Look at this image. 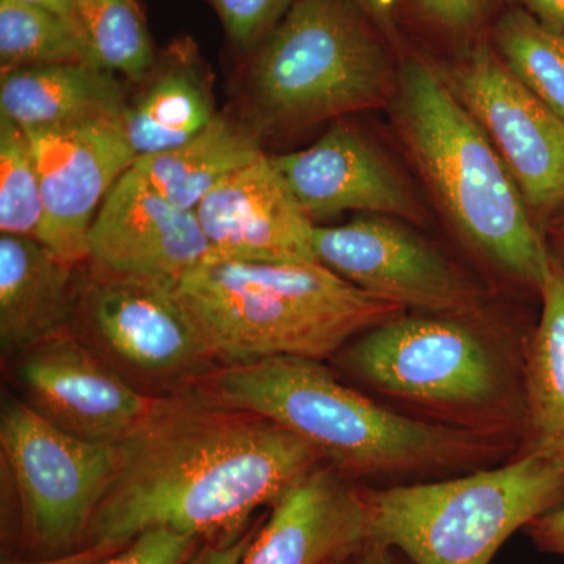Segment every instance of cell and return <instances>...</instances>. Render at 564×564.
I'll return each instance as SVG.
<instances>
[{
    "label": "cell",
    "mask_w": 564,
    "mask_h": 564,
    "mask_svg": "<svg viewBox=\"0 0 564 564\" xmlns=\"http://www.w3.org/2000/svg\"><path fill=\"white\" fill-rule=\"evenodd\" d=\"M141 84L121 120L137 159L181 147L218 115L209 73L187 46L158 63Z\"/></svg>",
    "instance_id": "20"
},
{
    "label": "cell",
    "mask_w": 564,
    "mask_h": 564,
    "mask_svg": "<svg viewBox=\"0 0 564 564\" xmlns=\"http://www.w3.org/2000/svg\"><path fill=\"white\" fill-rule=\"evenodd\" d=\"M408 225L383 215L340 226L315 225V259L403 311L454 317L484 314L481 285Z\"/></svg>",
    "instance_id": "10"
},
{
    "label": "cell",
    "mask_w": 564,
    "mask_h": 564,
    "mask_svg": "<svg viewBox=\"0 0 564 564\" xmlns=\"http://www.w3.org/2000/svg\"><path fill=\"white\" fill-rule=\"evenodd\" d=\"M22 2L33 3V6L50 10L52 13L58 14V17L66 18L74 0H22Z\"/></svg>",
    "instance_id": "36"
},
{
    "label": "cell",
    "mask_w": 564,
    "mask_h": 564,
    "mask_svg": "<svg viewBox=\"0 0 564 564\" xmlns=\"http://www.w3.org/2000/svg\"><path fill=\"white\" fill-rule=\"evenodd\" d=\"M207 258L209 245L195 210L170 203L131 169L96 214L85 263L99 272L177 284Z\"/></svg>",
    "instance_id": "15"
},
{
    "label": "cell",
    "mask_w": 564,
    "mask_h": 564,
    "mask_svg": "<svg viewBox=\"0 0 564 564\" xmlns=\"http://www.w3.org/2000/svg\"><path fill=\"white\" fill-rule=\"evenodd\" d=\"M328 564H413L410 560L391 547L377 543V541L366 540L364 543L356 545L351 551L345 552L344 555L337 556Z\"/></svg>",
    "instance_id": "32"
},
{
    "label": "cell",
    "mask_w": 564,
    "mask_h": 564,
    "mask_svg": "<svg viewBox=\"0 0 564 564\" xmlns=\"http://www.w3.org/2000/svg\"><path fill=\"white\" fill-rule=\"evenodd\" d=\"M245 109L252 131H288L391 104L399 70L347 0H296L256 47Z\"/></svg>",
    "instance_id": "6"
},
{
    "label": "cell",
    "mask_w": 564,
    "mask_h": 564,
    "mask_svg": "<svg viewBox=\"0 0 564 564\" xmlns=\"http://www.w3.org/2000/svg\"><path fill=\"white\" fill-rule=\"evenodd\" d=\"M195 214L209 245V258L317 262L314 221L270 155H261L220 182Z\"/></svg>",
    "instance_id": "16"
},
{
    "label": "cell",
    "mask_w": 564,
    "mask_h": 564,
    "mask_svg": "<svg viewBox=\"0 0 564 564\" xmlns=\"http://www.w3.org/2000/svg\"><path fill=\"white\" fill-rule=\"evenodd\" d=\"M356 2L383 31H392L399 0H356Z\"/></svg>",
    "instance_id": "35"
},
{
    "label": "cell",
    "mask_w": 564,
    "mask_h": 564,
    "mask_svg": "<svg viewBox=\"0 0 564 564\" xmlns=\"http://www.w3.org/2000/svg\"><path fill=\"white\" fill-rule=\"evenodd\" d=\"M494 41L516 79L564 120V35L516 9L500 18Z\"/></svg>",
    "instance_id": "24"
},
{
    "label": "cell",
    "mask_w": 564,
    "mask_h": 564,
    "mask_svg": "<svg viewBox=\"0 0 564 564\" xmlns=\"http://www.w3.org/2000/svg\"><path fill=\"white\" fill-rule=\"evenodd\" d=\"M82 265L32 237H0V348L17 358L33 345L73 332Z\"/></svg>",
    "instance_id": "18"
},
{
    "label": "cell",
    "mask_w": 564,
    "mask_h": 564,
    "mask_svg": "<svg viewBox=\"0 0 564 564\" xmlns=\"http://www.w3.org/2000/svg\"><path fill=\"white\" fill-rule=\"evenodd\" d=\"M176 293L220 366L278 356L325 359L406 313L321 262L207 258Z\"/></svg>",
    "instance_id": "4"
},
{
    "label": "cell",
    "mask_w": 564,
    "mask_h": 564,
    "mask_svg": "<svg viewBox=\"0 0 564 564\" xmlns=\"http://www.w3.org/2000/svg\"><path fill=\"white\" fill-rule=\"evenodd\" d=\"M391 113L408 158L458 236L497 272L540 295L552 248L491 141L443 76L408 58Z\"/></svg>",
    "instance_id": "3"
},
{
    "label": "cell",
    "mask_w": 564,
    "mask_h": 564,
    "mask_svg": "<svg viewBox=\"0 0 564 564\" xmlns=\"http://www.w3.org/2000/svg\"><path fill=\"white\" fill-rule=\"evenodd\" d=\"M96 68L141 84L158 65L135 0H74L65 18Z\"/></svg>",
    "instance_id": "23"
},
{
    "label": "cell",
    "mask_w": 564,
    "mask_h": 564,
    "mask_svg": "<svg viewBox=\"0 0 564 564\" xmlns=\"http://www.w3.org/2000/svg\"><path fill=\"white\" fill-rule=\"evenodd\" d=\"M540 321L524 352L525 425L516 454H534L564 469V252L552 248L540 293Z\"/></svg>",
    "instance_id": "21"
},
{
    "label": "cell",
    "mask_w": 564,
    "mask_h": 564,
    "mask_svg": "<svg viewBox=\"0 0 564 564\" xmlns=\"http://www.w3.org/2000/svg\"><path fill=\"white\" fill-rule=\"evenodd\" d=\"M250 126L218 113L198 135L174 150L143 155L132 169L163 198L195 210L220 182L265 154Z\"/></svg>",
    "instance_id": "22"
},
{
    "label": "cell",
    "mask_w": 564,
    "mask_h": 564,
    "mask_svg": "<svg viewBox=\"0 0 564 564\" xmlns=\"http://www.w3.org/2000/svg\"><path fill=\"white\" fill-rule=\"evenodd\" d=\"M0 451L17 496L22 543L41 556L84 547L113 480L120 445L79 440L9 397L0 414Z\"/></svg>",
    "instance_id": "8"
},
{
    "label": "cell",
    "mask_w": 564,
    "mask_h": 564,
    "mask_svg": "<svg viewBox=\"0 0 564 564\" xmlns=\"http://www.w3.org/2000/svg\"><path fill=\"white\" fill-rule=\"evenodd\" d=\"M39 166L44 215L39 232L62 259L87 261L88 234L118 180L132 169L135 152L121 121H91L28 129Z\"/></svg>",
    "instance_id": "13"
},
{
    "label": "cell",
    "mask_w": 564,
    "mask_h": 564,
    "mask_svg": "<svg viewBox=\"0 0 564 564\" xmlns=\"http://www.w3.org/2000/svg\"><path fill=\"white\" fill-rule=\"evenodd\" d=\"M366 540L362 484L321 463L272 505L240 564H328Z\"/></svg>",
    "instance_id": "17"
},
{
    "label": "cell",
    "mask_w": 564,
    "mask_h": 564,
    "mask_svg": "<svg viewBox=\"0 0 564 564\" xmlns=\"http://www.w3.org/2000/svg\"><path fill=\"white\" fill-rule=\"evenodd\" d=\"M296 0H209L229 40L254 51L288 14Z\"/></svg>",
    "instance_id": "27"
},
{
    "label": "cell",
    "mask_w": 564,
    "mask_h": 564,
    "mask_svg": "<svg viewBox=\"0 0 564 564\" xmlns=\"http://www.w3.org/2000/svg\"><path fill=\"white\" fill-rule=\"evenodd\" d=\"M14 359L28 403L88 443H126L173 397L135 388L74 329L33 345Z\"/></svg>",
    "instance_id": "12"
},
{
    "label": "cell",
    "mask_w": 564,
    "mask_h": 564,
    "mask_svg": "<svg viewBox=\"0 0 564 564\" xmlns=\"http://www.w3.org/2000/svg\"><path fill=\"white\" fill-rule=\"evenodd\" d=\"M524 530L538 551L564 558V505L534 519Z\"/></svg>",
    "instance_id": "31"
},
{
    "label": "cell",
    "mask_w": 564,
    "mask_h": 564,
    "mask_svg": "<svg viewBox=\"0 0 564 564\" xmlns=\"http://www.w3.org/2000/svg\"><path fill=\"white\" fill-rule=\"evenodd\" d=\"M74 332L152 395L187 393L218 367L174 282L99 272L82 263Z\"/></svg>",
    "instance_id": "9"
},
{
    "label": "cell",
    "mask_w": 564,
    "mask_h": 564,
    "mask_svg": "<svg viewBox=\"0 0 564 564\" xmlns=\"http://www.w3.org/2000/svg\"><path fill=\"white\" fill-rule=\"evenodd\" d=\"M558 232H560V248H562V251L564 252V217L562 218V221H560Z\"/></svg>",
    "instance_id": "37"
},
{
    "label": "cell",
    "mask_w": 564,
    "mask_h": 564,
    "mask_svg": "<svg viewBox=\"0 0 564 564\" xmlns=\"http://www.w3.org/2000/svg\"><path fill=\"white\" fill-rule=\"evenodd\" d=\"M203 541L174 530L152 529L133 538L131 543L101 564H182Z\"/></svg>",
    "instance_id": "28"
},
{
    "label": "cell",
    "mask_w": 564,
    "mask_h": 564,
    "mask_svg": "<svg viewBox=\"0 0 564 564\" xmlns=\"http://www.w3.org/2000/svg\"><path fill=\"white\" fill-rule=\"evenodd\" d=\"M522 9L533 14L541 24L564 35V0H521Z\"/></svg>",
    "instance_id": "34"
},
{
    "label": "cell",
    "mask_w": 564,
    "mask_h": 564,
    "mask_svg": "<svg viewBox=\"0 0 564 564\" xmlns=\"http://www.w3.org/2000/svg\"><path fill=\"white\" fill-rule=\"evenodd\" d=\"M44 206L29 133L0 115V231L39 239Z\"/></svg>",
    "instance_id": "26"
},
{
    "label": "cell",
    "mask_w": 564,
    "mask_h": 564,
    "mask_svg": "<svg viewBox=\"0 0 564 564\" xmlns=\"http://www.w3.org/2000/svg\"><path fill=\"white\" fill-rule=\"evenodd\" d=\"M321 463L302 437L263 415L173 395L120 445L84 547H122L152 529L202 540L243 533L259 508L272 507Z\"/></svg>",
    "instance_id": "1"
},
{
    "label": "cell",
    "mask_w": 564,
    "mask_h": 564,
    "mask_svg": "<svg viewBox=\"0 0 564 564\" xmlns=\"http://www.w3.org/2000/svg\"><path fill=\"white\" fill-rule=\"evenodd\" d=\"M128 102L117 74L90 63H58L0 73V115L25 131L121 121Z\"/></svg>",
    "instance_id": "19"
},
{
    "label": "cell",
    "mask_w": 564,
    "mask_h": 564,
    "mask_svg": "<svg viewBox=\"0 0 564 564\" xmlns=\"http://www.w3.org/2000/svg\"><path fill=\"white\" fill-rule=\"evenodd\" d=\"M124 547V545H122ZM120 545L93 544L68 552V554L41 556L31 562H14L6 564H101L104 560L120 552Z\"/></svg>",
    "instance_id": "33"
},
{
    "label": "cell",
    "mask_w": 564,
    "mask_h": 564,
    "mask_svg": "<svg viewBox=\"0 0 564 564\" xmlns=\"http://www.w3.org/2000/svg\"><path fill=\"white\" fill-rule=\"evenodd\" d=\"M311 220L366 212L421 226L429 210L393 163L347 122H336L302 151L270 155Z\"/></svg>",
    "instance_id": "14"
},
{
    "label": "cell",
    "mask_w": 564,
    "mask_h": 564,
    "mask_svg": "<svg viewBox=\"0 0 564 564\" xmlns=\"http://www.w3.org/2000/svg\"><path fill=\"white\" fill-rule=\"evenodd\" d=\"M488 0H414L430 20L445 28L463 29L478 20Z\"/></svg>",
    "instance_id": "30"
},
{
    "label": "cell",
    "mask_w": 564,
    "mask_h": 564,
    "mask_svg": "<svg viewBox=\"0 0 564 564\" xmlns=\"http://www.w3.org/2000/svg\"><path fill=\"white\" fill-rule=\"evenodd\" d=\"M58 63H88L69 22L33 3L0 0V68Z\"/></svg>",
    "instance_id": "25"
},
{
    "label": "cell",
    "mask_w": 564,
    "mask_h": 564,
    "mask_svg": "<svg viewBox=\"0 0 564 564\" xmlns=\"http://www.w3.org/2000/svg\"><path fill=\"white\" fill-rule=\"evenodd\" d=\"M443 79L484 129L543 229L564 207L563 118L527 90L488 44Z\"/></svg>",
    "instance_id": "11"
},
{
    "label": "cell",
    "mask_w": 564,
    "mask_h": 564,
    "mask_svg": "<svg viewBox=\"0 0 564 564\" xmlns=\"http://www.w3.org/2000/svg\"><path fill=\"white\" fill-rule=\"evenodd\" d=\"M262 521L263 518L259 519L258 522H252L240 534L204 540L199 547L182 564H240Z\"/></svg>",
    "instance_id": "29"
},
{
    "label": "cell",
    "mask_w": 564,
    "mask_h": 564,
    "mask_svg": "<svg viewBox=\"0 0 564 564\" xmlns=\"http://www.w3.org/2000/svg\"><path fill=\"white\" fill-rule=\"evenodd\" d=\"M524 347L508 348L480 315L400 314L345 345L344 366L437 422L521 445ZM519 448V447H518Z\"/></svg>",
    "instance_id": "5"
},
{
    "label": "cell",
    "mask_w": 564,
    "mask_h": 564,
    "mask_svg": "<svg viewBox=\"0 0 564 564\" xmlns=\"http://www.w3.org/2000/svg\"><path fill=\"white\" fill-rule=\"evenodd\" d=\"M188 392L280 423L358 484L481 469L508 448L491 434L389 410L317 359L278 356L220 366Z\"/></svg>",
    "instance_id": "2"
},
{
    "label": "cell",
    "mask_w": 564,
    "mask_h": 564,
    "mask_svg": "<svg viewBox=\"0 0 564 564\" xmlns=\"http://www.w3.org/2000/svg\"><path fill=\"white\" fill-rule=\"evenodd\" d=\"M367 540L391 545L413 564H489L530 522L564 505V469L516 454L445 480L362 485Z\"/></svg>",
    "instance_id": "7"
}]
</instances>
